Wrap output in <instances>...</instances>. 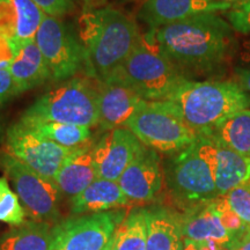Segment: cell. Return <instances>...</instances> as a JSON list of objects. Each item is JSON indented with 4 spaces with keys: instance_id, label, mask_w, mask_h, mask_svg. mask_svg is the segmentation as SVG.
<instances>
[{
    "instance_id": "5",
    "label": "cell",
    "mask_w": 250,
    "mask_h": 250,
    "mask_svg": "<svg viewBox=\"0 0 250 250\" xmlns=\"http://www.w3.org/2000/svg\"><path fill=\"white\" fill-rule=\"evenodd\" d=\"M111 78L131 87L146 101H166L188 79L161 51L151 30L143 34L132 54Z\"/></svg>"
},
{
    "instance_id": "7",
    "label": "cell",
    "mask_w": 250,
    "mask_h": 250,
    "mask_svg": "<svg viewBox=\"0 0 250 250\" xmlns=\"http://www.w3.org/2000/svg\"><path fill=\"white\" fill-rule=\"evenodd\" d=\"M143 145L156 152L174 154L198 138L170 101H144L125 125Z\"/></svg>"
},
{
    "instance_id": "33",
    "label": "cell",
    "mask_w": 250,
    "mask_h": 250,
    "mask_svg": "<svg viewBox=\"0 0 250 250\" xmlns=\"http://www.w3.org/2000/svg\"><path fill=\"white\" fill-rule=\"evenodd\" d=\"M15 42L0 31V70L8 68L15 55Z\"/></svg>"
},
{
    "instance_id": "15",
    "label": "cell",
    "mask_w": 250,
    "mask_h": 250,
    "mask_svg": "<svg viewBox=\"0 0 250 250\" xmlns=\"http://www.w3.org/2000/svg\"><path fill=\"white\" fill-rule=\"evenodd\" d=\"M98 83L99 126L103 131L125 127L144 99L116 78Z\"/></svg>"
},
{
    "instance_id": "27",
    "label": "cell",
    "mask_w": 250,
    "mask_h": 250,
    "mask_svg": "<svg viewBox=\"0 0 250 250\" xmlns=\"http://www.w3.org/2000/svg\"><path fill=\"white\" fill-rule=\"evenodd\" d=\"M27 213L15 191L9 187L7 177H0V223L11 227L22 226Z\"/></svg>"
},
{
    "instance_id": "24",
    "label": "cell",
    "mask_w": 250,
    "mask_h": 250,
    "mask_svg": "<svg viewBox=\"0 0 250 250\" xmlns=\"http://www.w3.org/2000/svg\"><path fill=\"white\" fill-rule=\"evenodd\" d=\"M147 208H134L117 227L108 250H146Z\"/></svg>"
},
{
    "instance_id": "30",
    "label": "cell",
    "mask_w": 250,
    "mask_h": 250,
    "mask_svg": "<svg viewBox=\"0 0 250 250\" xmlns=\"http://www.w3.org/2000/svg\"><path fill=\"white\" fill-rule=\"evenodd\" d=\"M215 206H217V210L220 217L221 224L224 225V227L227 230L232 233H240V232H246V230H250L248 227L243 224L241 218L234 212L232 208H229V205L227 204L226 199L224 197H218L214 199Z\"/></svg>"
},
{
    "instance_id": "32",
    "label": "cell",
    "mask_w": 250,
    "mask_h": 250,
    "mask_svg": "<svg viewBox=\"0 0 250 250\" xmlns=\"http://www.w3.org/2000/svg\"><path fill=\"white\" fill-rule=\"evenodd\" d=\"M21 90L9 73L8 68L0 70V108L20 95Z\"/></svg>"
},
{
    "instance_id": "3",
    "label": "cell",
    "mask_w": 250,
    "mask_h": 250,
    "mask_svg": "<svg viewBox=\"0 0 250 250\" xmlns=\"http://www.w3.org/2000/svg\"><path fill=\"white\" fill-rule=\"evenodd\" d=\"M215 169L217 143L212 136H198L191 145L171 154L164 175L175 204L186 211L218 198Z\"/></svg>"
},
{
    "instance_id": "20",
    "label": "cell",
    "mask_w": 250,
    "mask_h": 250,
    "mask_svg": "<svg viewBox=\"0 0 250 250\" xmlns=\"http://www.w3.org/2000/svg\"><path fill=\"white\" fill-rule=\"evenodd\" d=\"M98 179L93 158V145L81 146L65 160L55 177L61 191L76 197Z\"/></svg>"
},
{
    "instance_id": "26",
    "label": "cell",
    "mask_w": 250,
    "mask_h": 250,
    "mask_svg": "<svg viewBox=\"0 0 250 250\" xmlns=\"http://www.w3.org/2000/svg\"><path fill=\"white\" fill-rule=\"evenodd\" d=\"M19 121L28 125L45 138L68 148H76L86 145L92 137L90 127L80 126V125L48 121L22 120V118H20Z\"/></svg>"
},
{
    "instance_id": "16",
    "label": "cell",
    "mask_w": 250,
    "mask_h": 250,
    "mask_svg": "<svg viewBox=\"0 0 250 250\" xmlns=\"http://www.w3.org/2000/svg\"><path fill=\"white\" fill-rule=\"evenodd\" d=\"M232 7L210 0H145L138 17L153 30L199 14L226 12Z\"/></svg>"
},
{
    "instance_id": "2",
    "label": "cell",
    "mask_w": 250,
    "mask_h": 250,
    "mask_svg": "<svg viewBox=\"0 0 250 250\" xmlns=\"http://www.w3.org/2000/svg\"><path fill=\"white\" fill-rule=\"evenodd\" d=\"M79 24L85 68L96 83H104L120 70L143 35L132 19L112 7L83 12Z\"/></svg>"
},
{
    "instance_id": "38",
    "label": "cell",
    "mask_w": 250,
    "mask_h": 250,
    "mask_svg": "<svg viewBox=\"0 0 250 250\" xmlns=\"http://www.w3.org/2000/svg\"><path fill=\"white\" fill-rule=\"evenodd\" d=\"M210 1H213V2H219V4H226V5H236L239 4V2L243 1V0H210Z\"/></svg>"
},
{
    "instance_id": "31",
    "label": "cell",
    "mask_w": 250,
    "mask_h": 250,
    "mask_svg": "<svg viewBox=\"0 0 250 250\" xmlns=\"http://www.w3.org/2000/svg\"><path fill=\"white\" fill-rule=\"evenodd\" d=\"M33 1L45 15L62 18L73 11L77 0H33Z\"/></svg>"
},
{
    "instance_id": "22",
    "label": "cell",
    "mask_w": 250,
    "mask_h": 250,
    "mask_svg": "<svg viewBox=\"0 0 250 250\" xmlns=\"http://www.w3.org/2000/svg\"><path fill=\"white\" fill-rule=\"evenodd\" d=\"M217 143V142H215ZM250 182V156L240 154L217 143L215 187L218 197Z\"/></svg>"
},
{
    "instance_id": "36",
    "label": "cell",
    "mask_w": 250,
    "mask_h": 250,
    "mask_svg": "<svg viewBox=\"0 0 250 250\" xmlns=\"http://www.w3.org/2000/svg\"><path fill=\"white\" fill-rule=\"evenodd\" d=\"M240 57H241L243 62H246V64L250 65V39L246 40L245 42H243Z\"/></svg>"
},
{
    "instance_id": "10",
    "label": "cell",
    "mask_w": 250,
    "mask_h": 250,
    "mask_svg": "<svg viewBox=\"0 0 250 250\" xmlns=\"http://www.w3.org/2000/svg\"><path fill=\"white\" fill-rule=\"evenodd\" d=\"M34 40L48 64L52 80L64 83L85 68V50L80 37L61 18L44 15Z\"/></svg>"
},
{
    "instance_id": "25",
    "label": "cell",
    "mask_w": 250,
    "mask_h": 250,
    "mask_svg": "<svg viewBox=\"0 0 250 250\" xmlns=\"http://www.w3.org/2000/svg\"><path fill=\"white\" fill-rule=\"evenodd\" d=\"M211 136L221 145L250 156V109L233 114L219 125Z\"/></svg>"
},
{
    "instance_id": "17",
    "label": "cell",
    "mask_w": 250,
    "mask_h": 250,
    "mask_svg": "<svg viewBox=\"0 0 250 250\" xmlns=\"http://www.w3.org/2000/svg\"><path fill=\"white\" fill-rule=\"evenodd\" d=\"M44 15L33 0H0V31L13 42L34 40Z\"/></svg>"
},
{
    "instance_id": "19",
    "label": "cell",
    "mask_w": 250,
    "mask_h": 250,
    "mask_svg": "<svg viewBox=\"0 0 250 250\" xmlns=\"http://www.w3.org/2000/svg\"><path fill=\"white\" fill-rule=\"evenodd\" d=\"M121 187L115 181L96 179L92 184L70 201L72 214H90L117 208H125L131 204Z\"/></svg>"
},
{
    "instance_id": "35",
    "label": "cell",
    "mask_w": 250,
    "mask_h": 250,
    "mask_svg": "<svg viewBox=\"0 0 250 250\" xmlns=\"http://www.w3.org/2000/svg\"><path fill=\"white\" fill-rule=\"evenodd\" d=\"M230 250H250V232L243 235L242 239Z\"/></svg>"
},
{
    "instance_id": "39",
    "label": "cell",
    "mask_w": 250,
    "mask_h": 250,
    "mask_svg": "<svg viewBox=\"0 0 250 250\" xmlns=\"http://www.w3.org/2000/svg\"><path fill=\"white\" fill-rule=\"evenodd\" d=\"M5 136H6V130L4 127V124H2L1 117H0V145L5 142Z\"/></svg>"
},
{
    "instance_id": "18",
    "label": "cell",
    "mask_w": 250,
    "mask_h": 250,
    "mask_svg": "<svg viewBox=\"0 0 250 250\" xmlns=\"http://www.w3.org/2000/svg\"><path fill=\"white\" fill-rule=\"evenodd\" d=\"M15 55L8 66V71L21 93L52 80L51 72L35 40L15 42Z\"/></svg>"
},
{
    "instance_id": "9",
    "label": "cell",
    "mask_w": 250,
    "mask_h": 250,
    "mask_svg": "<svg viewBox=\"0 0 250 250\" xmlns=\"http://www.w3.org/2000/svg\"><path fill=\"white\" fill-rule=\"evenodd\" d=\"M125 208L62 219L52 226L50 250H108Z\"/></svg>"
},
{
    "instance_id": "6",
    "label": "cell",
    "mask_w": 250,
    "mask_h": 250,
    "mask_svg": "<svg viewBox=\"0 0 250 250\" xmlns=\"http://www.w3.org/2000/svg\"><path fill=\"white\" fill-rule=\"evenodd\" d=\"M20 118L96 126L99 125V83L85 78L64 81L31 103Z\"/></svg>"
},
{
    "instance_id": "11",
    "label": "cell",
    "mask_w": 250,
    "mask_h": 250,
    "mask_svg": "<svg viewBox=\"0 0 250 250\" xmlns=\"http://www.w3.org/2000/svg\"><path fill=\"white\" fill-rule=\"evenodd\" d=\"M78 148L58 145L21 121L15 122L6 130L5 151L36 173L51 180H55L62 165Z\"/></svg>"
},
{
    "instance_id": "4",
    "label": "cell",
    "mask_w": 250,
    "mask_h": 250,
    "mask_svg": "<svg viewBox=\"0 0 250 250\" xmlns=\"http://www.w3.org/2000/svg\"><path fill=\"white\" fill-rule=\"evenodd\" d=\"M166 101L174 103L198 136H211L228 117L250 108V95L234 81L187 79Z\"/></svg>"
},
{
    "instance_id": "23",
    "label": "cell",
    "mask_w": 250,
    "mask_h": 250,
    "mask_svg": "<svg viewBox=\"0 0 250 250\" xmlns=\"http://www.w3.org/2000/svg\"><path fill=\"white\" fill-rule=\"evenodd\" d=\"M54 225L28 220L0 235V250H50Z\"/></svg>"
},
{
    "instance_id": "1",
    "label": "cell",
    "mask_w": 250,
    "mask_h": 250,
    "mask_svg": "<svg viewBox=\"0 0 250 250\" xmlns=\"http://www.w3.org/2000/svg\"><path fill=\"white\" fill-rule=\"evenodd\" d=\"M151 31L161 51L181 72H214L234 45L232 27L217 13L199 14Z\"/></svg>"
},
{
    "instance_id": "8",
    "label": "cell",
    "mask_w": 250,
    "mask_h": 250,
    "mask_svg": "<svg viewBox=\"0 0 250 250\" xmlns=\"http://www.w3.org/2000/svg\"><path fill=\"white\" fill-rule=\"evenodd\" d=\"M0 169L11 181L30 220L58 223L62 191L55 180L36 173L5 149L0 151Z\"/></svg>"
},
{
    "instance_id": "14",
    "label": "cell",
    "mask_w": 250,
    "mask_h": 250,
    "mask_svg": "<svg viewBox=\"0 0 250 250\" xmlns=\"http://www.w3.org/2000/svg\"><path fill=\"white\" fill-rule=\"evenodd\" d=\"M179 213L184 239L191 241H214L220 243L226 250H230L243 235L250 232L232 233L227 230L221 224L214 201L197 205Z\"/></svg>"
},
{
    "instance_id": "21",
    "label": "cell",
    "mask_w": 250,
    "mask_h": 250,
    "mask_svg": "<svg viewBox=\"0 0 250 250\" xmlns=\"http://www.w3.org/2000/svg\"><path fill=\"white\" fill-rule=\"evenodd\" d=\"M146 250H184L180 213L165 206L147 208Z\"/></svg>"
},
{
    "instance_id": "29",
    "label": "cell",
    "mask_w": 250,
    "mask_h": 250,
    "mask_svg": "<svg viewBox=\"0 0 250 250\" xmlns=\"http://www.w3.org/2000/svg\"><path fill=\"white\" fill-rule=\"evenodd\" d=\"M226 19L236 33L249 35L250 34V0H243L228 9Z\"/></svg>"
},
{
    "instance_id": "37",
    "label": "cell",
    "mask_w": 250,
    "mask_h": 250,
    "mask_svg": "<svg viewBox=\"0 0 250 250\" xmlns=\"http://www.w3.org/2000/svg\"><path fill=\"white\" fill-rule=\"evenodd\" d=\"M184 250H198V247L195 241L184 239Z\"/></svg>"
},
{
    "instance_id": "28",
    "label": "cell",
    "mask_w": 250,
    "mask_h": 250,
    "mask_svg": "<svg viewBox=\"0 0 250 250\" xmlns=\"http://www.w3.org/2000/svg\"><path fill=\"white\" fill-rule=\"evenodd\" d=\"M229 208L241 218L243 224L250 229V183L235 188L224 196Z\"/></svg>"
},
{
    "instance_id": "34",
    "label": "cell",
    "mask_w": 250,
    "mask_h": 250,
    "mask_svg": "<svg viewBox=\"0 0 250 250\" xmlns=\"http://www.w3.org/2000/svg\"><path fill=\"white\" fill-rule=\"evenodd\" d=\"M233 81L243 92L250 93V65L247 67H236Z\"/></svg>"
},
{
    "instance_id": "12",
    "label": "cell",
    "mask_w": 250,
    "mask_h": 250,
    "mask_svg": "<svg viewBox=\"0 0 250 250\" xmlns=\"http://www.w3.org/2000/svg\"><path fill=\"white\" fill-rule=\"evenodd\" d=\"M165 182L164 167L158 152L144 145L117 181L131 202H154Z\"/></svg>"
},
{
    "instance_id": "13",
    "label": "cell",
    "mask_w": 250,
    "mask_h": 250,
    "mask_svg": "<svg viewBox=\"0 0 250 250\" xmlns=\"http://www.w3.org/2000/svg\"><path fill=\"white\" fill-rule=\"evenodd\" d=\"M143 144L127 127L107 131L95 145L93 158L98 179L117 182Z\"/></svg>"
}]
</instances>
